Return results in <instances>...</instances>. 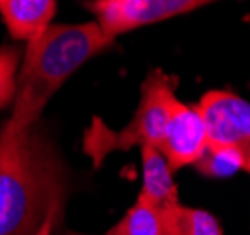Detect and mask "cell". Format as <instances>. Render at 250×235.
<instances>
[{"label": "cell", "mask_w": 250, "mask_h": 235, "mask_svg": "<svg viewBox=\"0 0 250 235\" xmlns=\"http://www.w3.org/2000/svg\"><path fill=\"white\" fill-rule=\"evenodd\" d=\"M66 171L55 145L32 124L0 130V235H36L49 214H61Z\"/></svg>", "instance_id": "1"}, {"label": "cell", "mask_w": 250, "mask_h": 235, "mask_svg": "<svg viewBox=\"0 0 250 235\" xmlns=\"http://www.w3.org/2000/svg\"><path fill=\"white\" fill-rule=\"evenodd\" d=\"M113 45L94 21L79 25H51L43 34L26 43L23 66L17 75L12 117L2 128L23 132L38 123L62 83L92 57Z\"/></svg>", "instance_id": "2"}, {"label": "cell", "mask_w": 250, "mask_h": 235, "mask_svg": "<svg viewBox=\"0 0 250 235\" xmlns=\"http://www.w3.org/2000/svg\"><path fill=\"white\" fill-rule=\"evenodd\" d=\"M179 102L173 79L162 70H152L141 85V100L132 121L123 130L115 132L102 119L94 117L83 136V150L100 168L113 150H128L132 147H160L166 124L171 109Z\"/></svg>", "instance_id": "3"}, {"label": "cell", "mask_w": 250, "mask_h": 235, "mask_svg": "<svg viewBox=\"0 0 250 235\" xmlns=\"http://www.w3.org/2000/svg\"><path fill=\"white\" fill-rule=\"evenodd\" d=\"M207 132V149L229 150L250 173V102L235 92L211 90L198 104Z\"/></svg>", "instance_id": "4"}, {"label": "cell", "mask_w": 250, "mask_h": 235, "mask_svg": "<svg viewBox=\"0 0 250 235\" xmlns=\"http://www.w3.org/2000/svg\"><path fill=\"white\" fill-rule=\"evenodd\" d=\"M87 10L94 15V23L105 36L115 38L136 30L139 26L162 23L201 6L203 0H96L87 2Z\"/></svg>", "instance_id": "5"}, {"label": "cell", "mask_w": 250, "mask_h": 235, "mask_svg": "<svg viewBox=\"0 0 250 235\" xmlns=\"http://www.w3.org/2000/svg\"><path fill=\"white\" fill-rule=\"evenodd\" d=\"M207 149V132L198 106H187L181 100L171 109L158 150L169 170L175 173L185 166H194Z\"/></svg>", "instance_id": "6"}, {"label": "cell", "mask_w": 250, "mask_h": 235, "mask_svg": "<svg viewBox=\"0 0 250 235\" xmlns=\"http://www.w3.org/2000/svg\"><path fill=\"white\" fill-rule=\"evenodd\" d=\"M55 13L57 2L53 0H0V17L10 36L26 43L53 25Z\"/></svg>", "instance_id": "7"}, {"label": "cell", "mask_w": 250, "mask_h": 235, "mask_svg": "<svg viewBox=\"0 0 250 235\" xmlns=\"http://www.w3.org/2000/svg\"><path fill=\"white\" fill-rule=\"evenodd\" d=\"M141 166L143 186L139 198L149 201L158 213L179 205V188L173 181V171L169 170L162 152L150 145L141 147Z\"/></svg>", "instance_id": "8"}, {"label": "cell", "mask_w": 250, "mask_h": 235, "mask_svg": "<svg viewBox=\"0 0 250 235\" xmlns=\"http://www.w3.org/2000/svg\"><path fill=\"white\" fill-rule=\"evenodd\" d=\"M164 235H224L220 222L209 211L185 207L183 203L160 211Z\"/></svg>", "instance_id": "9"}, {"label": "cell", "mask_w": 250, "mask_h": 235, "mask_svg": "<svg viewBox=\"0 0 250 235\" xmlns=\"http://www.w3.org/2000/svg\"><path fill=\"white\" fill-rule=\"evenodd\" d=\"M105 235H164V228L158 211L138 196L136 203Z\"/></svg>", "instance_id": "10"}, {"label": "cell", "mask_w": 250, "mask_h": 235, "mask_svg": "<svg viewBox=\"0 0 250 235\" xmlns=\"http://www.w3.org/2000/svg\"><path fill=\"white\" fill-rule=\"evenodd\" d=\"M21 49L17 47H0V109L10 106L17 90Z\"/></svg>", "instance_id": "11"}, {"label": "cell", "mask_w": 250, "mask_h": 235, "mask_svg": "<svg viewBox=\"0 0 250 235\" xmlns=\"http://www.w3.org/2000/svg\"><path fill=\"white\" fill-rule=\"evenodd\" d=\"M196 170L207 177H228L241 171V162L229 150H216V149H205L201 158L196 164Z\"/></svg>", "instance_id": "12"}, {"label": "cell", "mask_w": 250, "mask_h": 235, "mask_svg": "<svg viewBox=\"0 0 250 235\" xmlns=\"http://www.w3.org/2000/svg\"><path fill=\"white\" fill-rule=\"evenodd\" d=\"M57 218H59V214H49V216L45 218V222L42 224V228H40V232H38L36 235H51L53 226L57 224Z\"/></svg>", "instance_id": "13"}, {"label": "cell", "mask_w": 250, "mask_h": 235, "mask_svg": "<svg viewBox=\"0 0 250 235\" xmlns=\"http://www.w3.org/2000/svg\"><path fill=\"white\" fill-rule=\"evenodd\" d=\"M70 235H81V234H70Z\"/></svg>", "instance_id": "14"}]
</instances>
